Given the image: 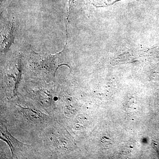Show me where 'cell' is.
Listing matches in <instances>:
<instances>
[{
  "label": "cell",
  "instance_id": "6da1fadb",
  "mask_svg": "<svg viewBox=\"0 0 159 159\" xmlns=\"http://www.w3.org/2000/svg\"><path fill=\"white\" fill-rule=\"evenodd\" d=\"M54 55L38 54L31 51L29 54V64L31 70L39 77L52 78L55 76L57 68L63 64L66 48Z\"/></svg>",
  "mask_w": 159,
  "mask_h": 159
},
{
  "label": "cell",
  "instance_id": "7a4b0ae2",
  "mask_svg": "<svg viewBox=\"0 0 159 159\" xmlns=\"http://www.w3.org/2000/svg\"><path fill=\"white\" fill-rule=\"evenodd\" d=\"M15 31V25L14 22L11 23L8 25L7 29L5 30L3 34L2 43V51L6 52L9 48L13 42L14 34Z\"/></svg>",
  "mask_w": 159,
  "mask_h": 159
},
{
  "label": "cell",
  "instance_id": "3957f363",
  "mask_svg": "<svg viewBox=\"0 0 159 159\" xmlns=\"http://www.w3.org/2000/svg\"><path fill=\"white\" fill-rule=\"evenodd\" d=\"M93 2L97 5H102L107 4L109 3L112 2L116 0H92Z\"/></svg>",
  "mask_w": 159,
  "mask_h": 159
},
{
  "label": "cell",
  "instance_id": "277c9868",
  "mask_svg": "<svg viewBox=\"0 0 159 159\" xmlns=\"http://www.w3.org/2000/svg\"><path fill=\"white\" fill-rule=\"evenodd\" d=\"M77 1V0H70V1H69L68 13L69 12H70V10L71 9V6Z\"/></svg>",
  "mask_w": 159,
  "mask_h": 159
}]
</instances>
